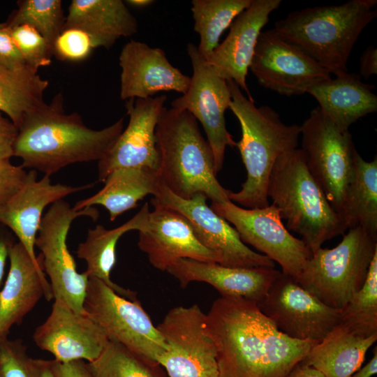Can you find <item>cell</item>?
I'll return each instance as SVG.
<instances>
[{
  "mask_svg": "<svg viewBox=\"0 0 377 377\" xmlns=\"http://www.w3.org/2000/svg\"><path fill=\"white\" fill-rule=\"evenodd\" d=\"M216 348L219 377H286L319 341L280 332L256 302L221 297L207 313Z\"/></svg>",
  "mask_w": 377,
  "mask_h": 377,
  "instance_id": "obj_1",
  "label": "cell"
},
{
  "mask_svg": "<svg viewBox=\"0 0 377 377\" xmlns=\"http://www.w3.org/2000/svg\"><path fill=\"white\" fill-rule=\"evenodd\" d=\"M124 130V118L101 130L87 127L77 112L66 113L61 93L27 112L18 127L13 156L22 165L50 177L75 163L100 161Z\"/></svg>",
  "mask_w": 377,
  "mask_h": 377,
  "instance_id": "obj_2",
  "label": "cell"
},
{
  "mask_svg": "<svg viewBox=\"0 0 377 377\" xmlns=\"http://www.w3.org/2000/svg\"><path fill=\"white\" fill-rule=\"evenodd\" d=\"M232 101L229 109L238 119L241 140L236 146L246 170V179L238 192L230 191L228 198L248 209L269 205L267 188L276 160L297 148L300 126L284 124L272 108H257L233 81H227Z\"/></svg>",
  "mask_w": 377,
  "mask_h": 377,
  "instance_id": "obj_3",
  "label": "cell"
},
{
  "mask_svg": "<svg viewBox=\"0 0 377 377\" xmlns=\"http://www.w3.org/2000/svg\"><path fill=\"white\" fill-rule=\"evenodd\" d=\"M376 0H350L339 5L308 7L290 13L273 29L336 76L347 64L360 35L377 16Z\"/></svg>",
  "mask_w": 377,
  "mask_h": 377,
  "instance_id": "obj_4",
  "label": "cell"
},
{
  "mask_svg": "<svg viewBox=\"0 0 377 377\" xmlns=\"http://www.w3.org/2000/svg\"><path fill=\"white\" fill-rule=\"evenodd\" d=\"M156 136L160 153L158 174L169 190L183 199L202 193L212 202L230 200V191L216 178L211 147L191 113L164 108Z\"/></svg>",
  "mask_w": 377,
  "mask_h": 377,
  "instance_id": "obj_5",
  "label": "cell"
},
{
  "mask_svg": "<svg viewBox=\"0 0 377 377\" xmlns=\"http://www.w3.org/2000/svg\"><path fill=\"white\" fill-rule=\"evenodd\" d=\"M267 195L278 208L281 219L286 220L287 229L300 235L311 252L348 229L309 172L301 149L276 160Z\"/></svg>",
  "mask_w": 377,
  "mask_h": 377,
  "instance_id": "obj_6",
  "label": "cell"
},
{
  "mask_svg": "<svg viewBox=\"0 0 377 377\" xmlns=\"http://www.w3.org/2000/svg\"><path fill=\"white\" fill-rule=\"evenodd\" d=\"M377 237L360 226L351 228L332 249L311 252L296 281L325 304L341 309L362 287Z\"/></svg>",
  "mask_w": 377,
  "mask_h": 377,
  "instance_id": "obj_7",
  "label": "cell"
},
{
  "mask_svg": "<svg viewBox=\"0 0 377 377\" xmlns=\"http://www.w3.org/2000/svg\"><path fill=\"white\" fill-rule=\"evenodd\" d=\"M300 135L309 172L330 205L343 217L346 192L354 177L357 151L351 134L338 128L318 106L300 126Z\"/></svg>",
  "mask_w": 377,
  "mask_h": 377,
  "instance_id": "obj_8",
  "label": "cell"
},
{
  "mask_svg": "<svg viewBox=\"0 0 377 377\" xmlns=\"http://www.w3.org/2000/svg\"><path fill=\"white\" fill-rule=\"evenodd\" d=\"M99 212L94 207L76 210L62 200L52 204L43 215L35 240L40 251L42 266L49 279L53 300H59L74 311L87 314L84 308L89 277L79 273L67 246V235L73 221L89 216L96 221Z\"/></svg>",
  "mask_w": 377,
  "mask_h": 377,
  "instance_id": "obj_9",
  "label": "cell"
},
{
  "mask_svg": "<svg viewBox=\"0 0 377 377\" xmlns=\"http://www.w3.org/2000/svg\"><path fill=\"white\" fill-rule=\"evenodd\" d=\"M84 308L110 340L119 342L146 360L158 364V359L166 350L162 336L138 300H130L101 281L89 278Z\"/></svg>",
  "mask_w": 377,
  "mask_h": 377,
  "instance_id": "obj_10",
  "label": "cell"
},
{
  "mask_svg": "<svg viewBox=\"0 0 377 377\" xmlns=\"http://www.w3.org/2000/svg\"><path fill=\"white\" fill-rule=\"evenodd\" d=\"M156 328L166 345L157 363L168 377H219L216 348L198 304L171 309Z\"/></svg>",
  "mask_w": 377,
  "mask_h": 377,
  "instance_id": "obj_11",
  "label": "cell"
},
{
  "mask_svg": "<svg viewBox=\"0 0 377 377\" xmlns=\"http://www.w3.org/2000/svg\"><path fill=\"white\" fill-rule=\"evenodd\" d=\"M211 208L234 226L243 243L278 263L283 274L298 277L311 251L302 239L290 234L274 205L246 209L228 200L212 202Z\"/></svg>",
  "mask_w": 377,
  "mask_h": 377,
  "instance_id": "obj_12",
  "label": "cell"
},
{
  "mask_svg": "<svg viewBox=\"0 0 377 377\" xmlns=\"http://www.w3.org/2000/svg\"><path fill=\"white\" fill-rule=\"evenodd\" d=\"M193 75L185 94L171 103V108L186 110L198 120L206 133L214 158L215 172L223 168L225 151L237 142L226 126L225 112L232 101L227 81L199 54L197 46L187 45Z\"/></svg>",
  "mask_w": 377,
  "mask_h": 377,
  "instance_id": "obj_13",
  "label": "cell"
},
{
  "mask_svg": "<svg viewBox=\"0 0 377 377\" xmlns=\"http://www.w3.org/2000/svg\"><path fill=\"white\" fill-rule=\"evenodd\" d=\"M257 304L280 332L300 341H320L341 321V309L325 304L282 272Z\"/></svg>",
  "mask_w": 377,
  "mask_h": 377,
  "instance_id": "obj_14",
  "label": "cell"
},
{
  "mask_svg": "<svg viewBox=\"0 0 377 377\" xmlns=\"http://www.w3.org/2000/svg\"><path fill=\"white\" fill-rule=\"evenodd\" d=\"M207 199L202 193L183 199L161 182L156 195L151 201L184 216L200 242L216 255L219 264L234 267H274L273 260L242 242L235 228L208 206Z\"/></svg>",
  "mask_w": 377,
  "mask_h": 377,
  "instance_id": "obj_15",
  "label": "cell"
},
{
  "mask_svg": "<svg viewBox=\"0 0 377 377\" xmlns=\"http://www.w3.org/2000/svg\"><path fill=\"white\" fill-rule=\"evenodd\" d=\"M249 70L262 87L286 96L304 94L332 78L317 61L273 29L260 34Z\"/></svg>",
  "mask_w": 377,
  "mask_h": 377,
  "instance_id": "obj_16",
  "label": "cell"
},
{
  "mask_svg": "<svg viewBox=\"0 0 377 377\" xmlns=\"http://www.w3.org/2000/svg\"><path fill=\"white\" fill-rule=\"evenodd\" d=\"M166 101L164 94L126 101L128 124L98 161L99 182L103 183L112 171L123 168L147 167L159 171L160 153L156 128Z\"/></svg>",
  "mask_w": 377,
  "mask_h": 377,
  "instance_id": "obj_17",
  "label": "cell"
},
{
  "mask_svg": "<svg viewBox=\"0 0 377 377\" xmlns=\"http://www.w3.org/2000/svg\"><path fill=\"white\" fill-rule=\"evenodd\" d=\"M33 339L39 348L50 353L59 362H91L110 340L88 314L77 313L59 300H54L50 315L36 328Z\"/></svg>",
  "mask_w": 377,
  "mask_h": 377,
  "instance_id": "obj_18",
  "label": "cell"
},
{
  "mask_svg": "<svg viewBox=\"0 0 377 377\" xmlns=\"http://www.w3.org/2000/svg\"><path fill=\"white\" fill-rule=\"evenodd\" d=\"M145 229L139 232L138 246L151 265L166 271L177 260L188 258L219 263L216 255L198 239L188 219L179 212L151 201Z\"/></svg>",
  "mask_w": 377,
  "mask_h": 377,
  "instance_id": "obj_19",
  "label": "cell"
},
{
  "mask_svg": "<svg viewBox=\"0 0 377 377\" xmlns=\"http://www.w3.org/2000/svg\"><path fill=\"white\" fill-rule=\"evenodd\" d=\"M120 98H148L160 91L185 94L191 77L184 74L168 61L165 52L143 42L131 40L122 47L119 57Z\"/></svg>",
  "mask_w": 377,
  "mask_h": 377,
  "instance_id": "obj_20",
  "label": "cell"
},
{
  "mask_svg": "<svg viewBox=\"0 0 377 377\" xmlns=\"http://www.w3.org/2000/svg\"><path fill=\"white\" fill-rule=\"evenodd\" d=\"M281 0H252L230 24L225 40L208 58L207 63L226 81L235 82L253 101L246 84V75L260 34L270 14Z\"/></svg>",
  "mask_w": 377,
  "mask_h": 377,
  "instance_id": "obj_21",
  "label": "cell"
},
{
  "mask_svg": "<svg viewBox=\"0 0 377 377\" xmlns=\"http://www.w3.org/2000/svg\"><path fill=\"white\" fill-rule=\"evenodd\" d=\"M38 256L37 264L19 242L10 249L9 270L0 290V340L8 338L12 327L20 325L43 297L53 300Z\"/></svg>",
  "mask_w": 377,
  "mask_h": 377,
  "instance_id": "obj_22",
  "label": "cell"
},
{
  "mask_svg": "<svg viewBox=\"0 0 377 377\" xmlns=\"http://www.w3.org/2000/svg\"><path fill=\"white\" fill-rule=\"evenodd\" d=\"M37 177V171L31 170L27 183L0 210V223L13 232L31 259L39 264L35 240L45 207L71 194L91 188L94 184L72 186L52 184L49 176L44 175L39 180Z\"/></svg>",
  "mask_w": 377,
  "mask_h": 377,
  "instance_id": "obj_23",
  "label": "cell"
},
{
  "mask_svg": "<svg viewBox=\"0 0 377 377\" xmlns=\"http://www.w3.org/2000/svg\"><path fill=\"white\" fill-rule=\"evenodd\" d=\"M167 272L182 288L193 281L205 282L213 286L221 297H240L257 304L281 273L274 267H226L188 258L177 260Z\"/></svg>",
  "mask_w": 377,
  "mask_h": 377,
  "instance_id": "obj_24",
  "label": "cell"
},
{
  "mask_svg": "<svg viewBox=\"0 0 377 377\" xmlns=\"http://www.w3.org/2000/svg\"><path fill=\"white\" fill-rule=\"evenodd\" d=\"M137 19L121 0H73L63 30L85 32L95 48H110L121 37L138 32Z\"/></svg>",
  "mask_w": 377,
  "mask_h": 377,
  "instance_id": "obj_25",
  "label": "cell"
},
{
  "mask_svg": "<svg viewBox=\"0 0 377 377\" xmlns=\"http://www.w3.org/2000/svg\"><path fill=\"white\" fill-rule=\"evenodd\" d=\"M375 86L363 82L359 74L346 73L322 82L308 91L320 110L340 129L377 110Z\"/></svg>",
  "mask_w": 377,
  "mask_h": 377,
  "instance_id": "obj_26",
  "label": "cell"
},
{
  "mask_svg": "<svg viewBox=\"0 0 377 377\" xmlns=\"http://www.w3.org/2000/svg\"><path fill=\"white\" fill-rule=\"evenodd\" d=\"M149 213L148 202H145L133 218L117 228L108 230L97 225L93 229H88L85 240L79 244L76 251L77 256L87 264L84 272L89 279L101 281L118 295L132 301L138 300L136 292L113 282L110 274L116 264L119 239L128 231L145 228Z\"/></svg>",
  "mask_w": 377,
  "mask_h": 377,
  "instance_id": "obj_27",
  "label": "cell"
},
{
  "mask_svg": "<svg viewBox=\"0 0 377 377\" xmlns=\"http://www.w3.org/2000/svg\"><path fill=\"white\" fill-rule=\"evenodd\" d=\"M104 186L94 195L77 201L73 208L81 210L101 205L108 212L110 221L138 206L146 195H156L161 180L158 172L147 167H131L112 171Z\"/></svg>",
  "mask_w": 377,
  "mask_h": 377,
  "instance_id": "obj_28",
  "label": "cell"
},
{
  "mask_svg": "<svg viewBox=\"0 0 377 377\" xmlns=\"http://www.w3.org/2000/svg\"><path fill=\"white\" fill-rule=\"evenodd\" d=\"M377 335L364 337L339 323L314 345L301 363L320 371L325 377H350L362 365Z\"/></svg>",
  "mask_w": 377,
  "mask_h": 377,
  "instance_id": "obj_29",
  "label": "cell"
},
{
  "mask_svg": "<svg viewBox=\"0 0 377 377\" xmlns=\"http://www.w3.org/2000/svg\"><path fill=\"white\" fill-rule=\"evenodd\" d=\"M343 218L348 228L360 226L377 237V158L366 161L357 151L355 173L346 192Z\"/></svg>",
  "mask_w": 377,
  "mask_h": 377,
  "instance_id": "obj_30",
  "label": "cell"
},
{
  "mask_svg": "<svg viewBox=\"0 0 377 377\" xmlns=\"http://www.w3.org/2000/svg\"><path fill=\"white\" fill-rule=\"evenodd\" d=\"M252 0H193L194 31L200 36L199 54L207 60L219 44L223 32L247 8Z\"/></svg>",
  "mask_w": 377,
  "mask_h": 377,
  "instance_id": "obj_31",
  "label": "cell"
},
{
  "mask_svg": "<svg viewBox=\"0 0 377 377\" xmlns=\"http://www.w3.org/2000/svg\"><path fill=\"white\" fill-rule=\"evenodd\" d=\"M49 81L38 73L16 72L0 68V111L18 128L24 115L45 103Z\"/></svg>",
  "mask_w": 377,
  "mask_h": 377,
  "instance_id": "obj_32",
  "label": "cell"
},
{
  "mask_svg": "<svg viewBox=\"0 0 377 377\" xmlns=\"http://www.w3.org/2000/svg\"><path fill=\"white\" fill-rule=\"evenodd\" d=\"M17 8L5 23L11 28L29 25L47 41L53 52L54 44L62 31L66 16L61 0H20Z\"/></svg>",
  "mask_w": 377,
  "mask_h": 377,
  "instance_id": "obj_33",
  "label": "cell"
},
{
  "mask_svg": "<svg viewBox=\"0 0 377 377\" xmlns=\"http://www.w3.org/2000/svg\"><path fill=\"white\" fill-rule=\"evenodd\" d=\"M340 323L362 336L377 335V252L362 287L341 309Z\"/></svg>",
  "mask_w": 377,
  "mask_h": 377,
  "instance_id": "obj_34",
  "label": "cell"
},
{
  "mask_svg": "<svg viewBox=\"0 0 377 377\" xmlns=\"http://www.w3.org/2000/svg\"><path fill=\"white\" fill-rule=\"evenodd\" d=\"M93 377H159V365L146 360L126 347L109 340L99 357L87 362Z\"/></svg>",
  "mask_w": 377,
  "mask_h": 377,
  "instance_id": "obj_35",
  "label": "cell"
},
{
  "mask_svg": "<svg viewBox=\"0 0 377 377\" xmlns=\"http://www.w3.org/2000/svg\"><path fill=\"white\" fill-rule=\"evenodd\" d=\"M11 37L27 64L38 72L51 64L53 52L46 40L33 27L20 25L10 28Z\"/></svg>",
  "mask_w": 377,
  "mask_h": 377,
  "instance_id": "obj_36",
  "label": "cell"
},
{
  "mask_svg": "<svg viewBox=\"0 0 377 377\" xmlns=\"http://www.w3.org/2000/svg\"><path fill=\"white\" fill-rule=\"evenodd\" d=\"M30 358L22 339L0 340V377H32Z\"/></svg>",
  "mask_w": 377,
  "mask_h": 377,
  "instance_id": "obj_37",
  "label": "cell"
},
{
  "mask_svg": "<svg viewBox=\"0 0 377 377\" xmlns=\"http://www.w3.org/2000/svg\"><path fill=\"white\" fill-rule=\"evenodd\" d=\"M90 37L77 29L63 30L56 39L53 56L57 59L68 61H81L86 59L94 49Z\"/></svg>",
  "mask_w": 377,
  "mask_h": 377,
  "instance_id": "obj_38",
  "label": "cell"
},
{
  "mask_svg": "<svg viewBox=\"0 0 377 377\" xmlns=\"http://www.w3.org/2000/svg\"><path fill=\"white\" fill-rule=\"evenodd\" d=\"M30 176V170L22 165H13L10 159L0 161V210L23 187Z\"/></svg>",
  "mask_w": 377,
  "mask_h": 377,
  "instance_id": "obj_39",
  "label": "cell"
},
{
  "mask_svg": "<svg viewBox=\"0 0 377 377\" xmlns=\"http://www.w3.org/2000/svg\"><path fill=\"white\" fill-rule=\"evenodd\" d=\"M0 68L16 72H33L15 44L9 27L0 23Z\"/></svg>",
  "mask_w": 377,
  "mask_h": 377,
  "instance_id": "obj_40",
  "label": "cell"
},
{
  "mask_svg": "<svg viewBox=\"0 0 377 377\" xmlns=\"http://www.w3.org/2000/svg\"><path fill=\"white\" fill-rule=\"evenodd\" d=\"M2 113L0 111V161L13 156V147L18 133V128Z\"/></svg>",
  "mask_w": 377,
  "mask_h": 377,
  "instance_id": "obj_41",
  "label": "cell"
},
{
  "mask_svg": "<svg viewBox=\"0 0 377 377\" xmlns=\"http://www.w3.org/2000/svg\"><path fill=\"white\" fill-rule=\"evenodd\" d=\"M52 369L54 377H93L84 360L59 362L54 360Z\"/></svg>",
  "mask_w": 377,
  "mask_h": 377,
  "instance_id": "obj_42",
  "label": "cell"
},
{
  "mask_svg": "<svg viewBox=\"0 0 377 377\" xmlns=\"http://www.w3.org/2000/svg\"><path fill=\"white\" fill-rule=\"evenodd\" d=\"M17 242L13 232L4 225L0 223V290L5 274L6 261L10 248Z\"/></svg>",
  "mask_w": 377,
  "mask_h": 377,
  "instance_id": "obj_43",
  "label": "cell"
},
{
  "mask_svg": "<svg viewBox=\"0 0 377 377\" xmlns=\"http://www.w3.org/2000/svg\"><path fill=\"white\" fill-rule=\"evenodd\" d=\"M377 74V49L369 46L362 54L360 59V76L368 79Z\"/></svg>",
  "mask_w": 377,
  "mask_h": 377,
  "instance_id": "obj_44",
  "label": "cell"
},
{
  "mask_svg": "<svg viewBox=\"0 0 377 377\" xmlns=\"http://www.w3.org/2000/svg\"><path fill=\"white\" fill-rule=\"evenodd\" d=\"M32 377H54L52 369V360L30 358Z\"/></svg>",
  "mask_w": 377,
  "mask_h": 377,
  "instance_id": "obj_45",
  "label": "cell"
},
{
  "mask_svg": "<svg viewBox=\"0 0 377 377\" xmlns=\"http://www.w3.org/2000/svg\"><path fill=\"white\" fill-rule=\"evenodd\" d=\"M286 377H325L324 375L316 369L300 362L297 364Z\"/></svg>",
  "mask_w": 377,
  "mask_h": 377,
  "instance_id": "obj_46",
  "label": "cell"
},
{
  "mask_svg": "<svg viewBox=\"0 0 377 377\" xmlns=\"http://www.w3.org/2000/svg\"><path fill=\"white\" fill-rule=\"evenodd\" d=\"M377 373V348L375 346L371 359L350 377H371Z\"/></svg>",
  "mask_w": 377,
  "mask_h": 377,
  "instance_id": "obj_47",
  "label": "cell"
},
{
  "mask_svg": "<svg viewBox=\"0 0 377 377\" xmlns=\"http://www.w3.org/2000/svg\"><path fill=\"white\" fill-rule=\"evenodd\" d=\"M125 2L135 8H145L151 5L154 1L152 0H127Z\"/></svg>",
  "mask_w": 377,
  "mask_h": 377,
  "instance_id": "obj_48",
  "label": "cell"
}]
</instances>
